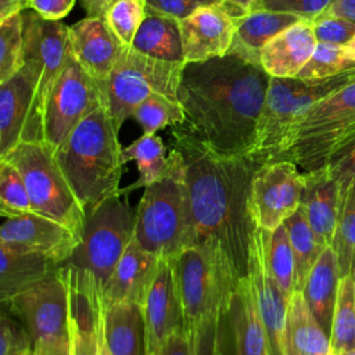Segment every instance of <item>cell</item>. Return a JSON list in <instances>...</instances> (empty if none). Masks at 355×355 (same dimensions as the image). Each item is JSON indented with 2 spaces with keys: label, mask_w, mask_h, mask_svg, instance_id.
Here are the masks:
<instances>
[{
  "label": "cell",
  "mask_w": 355,
  "mask_h": 355,
  "mask_svg": "<svg viewBox=\"0 0 355 355\" xmlns=\"http://www.w3.org/2000/svg\"><path fill=\"white\" fill-rule=\"evenodd\" d=\"M146 329V355H158L171 334L184 327L172 259L162 258L141 304Z\"/></svg>",
  "instance_id": "18"
},
{
  "label": "cell",
  "mask_w": 355,
  "mask_h": 355,
  "mask_svg": "<svg viewBox=\"0 0 355 355\" xmlns=\"http://www.w3.org/2000/svg\"><path fill=\"white\" fill-rule=\"evenodd\" d=\"M147 7L179 21L204 6H218V0H146Z\"/></svg>",
  "instance_id": "46"
},
{
  "label": "cell",
  "mask_w": 355,
  "mask_h": 355,
  "mask_svg": "<svg viewBox=\"0 0 355 355\" xmlns=\"http://www.w3.org/2000/svg\"><path fill=\"white\" fill-rule=\"evenodd\" d=\"M146 0H116L107 11L105 19L125 47H130L146 17Z\"/></svg>",
  "instance_id": "39"
},
{
  "label": "cell",
  "mask_w": 355,
  "mask_h": 355,
  "mask_svg": "<svg viewBox=\"0 0 355 355\" xmlns=\"http://www.w3.org/2000/svg\"><path fill=\"white\" fill-rule=\"evenodd\" d=\"M22 12L0 21V83L14 76L25 65Z\"/></svg>",
  "instance_id": "35"
},
{
  "label": "cell",
  "mask_w": 355,
  "mask_h": 355,
  "mask_svg": "<svg viewBox=\"0 0 355 355\" xmlns=\"http://www.w3.org/2000/svg\"><path fill=\"white\" fill-rule=\"evenodd\" d=\"M122 159L125 164L135 161L139 171L137 182L125 189V191L155 183L165 175L168 168L166 147L155 133H143L133 143L122 147Z\"/></svg>",
  "instance_id": "31"
},
{
  "label": "cell",
  "mask_w": 355,
  "mask_h": 355,
  "mask_svg": "<svg viewBox=\"0 0 355 355\" xmlns=\"http://www.w3.org/2000/svg\"><path fill=\"white\" fill-rule=\"evenodd\" d=\"M104 104L98 83L82 68L71 49L44 107V141L55 151L71 130Z\"/></svg>",
  "instance_id": "11"
},
{
  "label": "cell",
  "mask_w": 355,
  "mask_h": 355,
  "mask_svg": "<svg viewBox=\"0 0 355 355\" xmlns=\"http://www.w3.org/2000/svg\"><path fill=\"white\" fill-rule=\"evenodd\" d=\"M304 176L300 207L319 243L323 247L331 245L341 211L338 184L326 166L305 172Z\"/></svg>",
  "instance_id": "23"
},
{
  "label": "cell",
  "mask_w": 355,
  "mask_h": 355,
  "mask_svg": "<svg viewBox=\"0 0 355 355\" xmlns=\"http://www.w3.org/2000/svg\"><path fill=\"white\" fill-rule=\"evenodd\" d=\"M216 355H222V351H220V343H219V347H218V351H216Z\"/></svg>",
  "instance_id": "58"
},
{
  "label": "cell",
  "mask_w": 355,
  "mask_h": 355,
  "mask_svg": "<svg viewBox=\"0 0 355 355\" xmlns=\"http://www.w3.org/2000/svg\"><path fill=\"white\" fill-rule=\"evenodd\" d=\"M76 0H28L26 8L33 10L42 18L49 21H60L67 17Z\"/></svg>",
  "instance_id": "47"
},
{
  "label": "cell",
  "mask_w": 355,
  "mask_h": 355,
  "mask_svg": "<svg viewBox=\"0 0 355 355\" xmlns=\"http://www.w3.org/2000/svg\"><path fill=\"white\" fill-rule=\"evenodd\" d=\"M343 49H344L345 55L355 62V35L352 36V39L347 44L343 46Z\"/></svg>",
  "instance_id": "54"
},
{
  "label": "cell",
  "mask_w": 355,
  "mask_h": 355,
  "mask_svg": "<svg viewBox=\"0 0 355 355\" xmlns=\"http://www.w3.org/2000/svg\"><path fill=\"white\" fill-rule=\"evenodd\" d=\"M341 273L333 245H327L311 269L302 288L305 301L324 331L330 337L334 305Z\"/></svg>",
  "instance_id": "27"
},
{
  "label": "cell",
  "mask_w": 355,
  "mask_h": 355,
  "mask_svg": "<svg viewBox=\"0 0 355 355\" xmlns=\"http://www.w3.org/2000/svg\"><path fill=\"white\" fill-rule=\"evenodd\" d=\"M4 305L22 320L32 345L69 337V293L60 265Z\"/></svg>",
  "instance_id": "12"
},
{
  "label": "cell",
  "mask_w": 355,
  "mask_h": 355,
  "mask_svg": "<svg viewBox=\"0 0 355 355\" xmlns=\"http://www.w3.org/2000/svg\"><path fill=\"white\" fill-rule=\"evenodd\" d=\"M186 62H168L125 47L103 85L107 112L119 132L135 108L153 93L178 98V87Z\"/></svg>",
  "instance_id": "10"
},
{
  "label": "cell",
  "mask_w": 355,
  "mask_h": 355,
  "mask_svg": "<svg viewBox=\"0 0 355 355\" xmlns=\"http://www.w3.org/2000/svg\"><path fill=\"white\" fill-rule=\"evenodd\" d=\"M28 141H44V114L36 101V80L24 65L0 83V157Z\"/></svg>",
  "instance_id": "15"
},
{
  "label": "cell",
  "mask_w": 355,
  "mask_h": 355,
  "mask_svg": "<svg viewBox=\"0 0 355 355\" xmlns=\"http://www.w3.org/2000/svg\"><path fill=\"white\" fill-rule=\"evenodd\" d=\"M316 44L312 21L300 19L265 44L261 51V67L269 76L297 78Z\"/></svg>",
  "instance_id": "22"
},
{
  "label": "cell",
  "mask_w": 355,
  "mask_h": 355,
  "mask_svg": "<svg viewBox=\"0 0 355 355\" xmlns=\"http://www.w3.org/2000/svg\"><path fill=\"white\" fill-rule=\"evenodd\" d=\"M261 0H218V6L233 19L243 18L259 10Z\"/></svg>",
  "instance_id": "49"
},
{
  "label": "cell",
  "mask_w": 355,
  "mask_h": 355,
  "mask_svg": "<svg viewBox=\"0 0 355 355\" xmlns=\"http://www.w3.org/2000/svg\"><path fill=\"white\" fill-rule=\"evenodd\" d=\"M172 259L186 329L226 315L241 277L216 240L198 241Z\"/></svg>",
  "instance_id": "5"
},
{
  "label": "cell",
  "mask_w": 355,
  "mask_h": 355,
  "mask_svg": "<svg viewBox=\"0 0 355 355\" xmlns=\"http://www.w3.org/2000/svg\"><path fill=\"white\" fill-rule=\"evenodd\" d=\"M0 297L3 304L46 277L57 263L43 255L0 244Z\"/></svg>",
  "instance_id": "30"
},
{
  "label": "cell",
  "mask_w": 355,
  "mask_h": 355,
  "mask_svg": "<svg viewBox=\"0 0 355 355\" xmlns=\"http://www.w3.org/2000/svg\"><path fill=\"white\" fill-rule=\"evenodd\" d=\"M333 355H355V348L347 349V351H341V352H338V354H334V352H333Z\"/></svg>",
  "instance_id": "56"
},
{
  "label": "cell",
  "mask_w": 355,
  "mask_h": 355,
  "mask_svg": "<svg viewBox=\"0 0 355 355\" xmlns=\"http://www.w3.org/2000/svg\"><path fill=\"white\" fill-rule=\"evenodd\" d=\"M98 355H111L110 352V348L104 340V336H103V327H101V338H100V352Z\"/></svg>",
  "instance_id": "55"
},
{
  "label": "cell",
  "mask_w": 355,
  "mask_h": 355,
  "mask_svg": "<svg viewBox=\"0 0 355 355\" xmlns=\"http://www.w3.org/2000/svg\"><path fill=\"white\" fill-rule=\"evenodd\" d=\"M270 76L236 54L186 62L178 101L186 119L180 130L225 155H248Z\"/></svg>",
  "instance_id": "1"
},
{
  "label": "cell",
  "mask_w": 355,
  "mask_h": 355,
  "mask_svg": "<svg viewBox=\"0 0 355 355\" xmlns=\"http://www.w3.org/2000/svg\"><path fill=\"white\" fill-rule=\"evenodd\" d=\"M101 327L111 355H146V329L139 304H101Z\"/></svg>",
  "instance_id": "25"
},
{
  "label": "cell",
  "mask_w": 355,
  "mask_h": 355,
  "mask_svg": "<svg viewBox=\"0 0 355 355\" xmlns=\"http://www.w3.org/2000/svg\"><path fill=\"white\" fill-rule=\"evenodd\" d=\"M26 354V352H25ZM24 352H14V354H11V355H25Z\"/></svg>",
  "instance_id": "60"
},
{
  "label": "cell",
  "mask_w": 355,
  "mask_h": 355,
  "mask_svg": "<svg viewBox=\"0 0 355 355\" xmlns=\"http://www.w3.org/2000/svg\"><path fill=\"white\" fill-rule=\"evenodd\" d=\"M116 0H80L82 7L86 11V17H105L108 8Z\"/></svg>",
  "instance_id": "52"
},
{
  "label": "cell",
  "mask_w": 355,
  "mask_h": 355,
  "mask_svg": "<svg viewBox=\"0 0 355 355\" xmlns=\"http://www.w3.org/2000/svg\"><path fill=\"white\" fill-rule=\"evenodd\" d=\"M54 155L85 212L121 190L122 146L104 104L71 130Z\"/></svg>",
  "instance_id": "3"
},
{
  "label": "cell",
  "mask_w": 355,
  "mask_h": 355,
  "mask_svg": "<svg viewBox=\"0 0 355 355\" xmlns=\"http://www.w3.org/2000/svg\"><path fill=\"white\" fill-rule=\"evenodd\" d=\"M352 68H355V62L345 55L343 46L318 42L313 54L297 78L305 80H322Z\"/></svg>",
  "instance_id": "38"
},
{
  "label": "cell",
  "mask_w": 355,
  "mask_h": 355,
  "mask_svg": "<svg viewBox=\"0 0 355 355\" xmlns=\"http://www.w3.org/2000/svg\"><path fill=\"white\" fill-rule=\"evenodd\" d=\"M305 176L293 161H276L258 166L251 180L250 212L257 227L273 232L301 204Z\"/></svg>",
  "instance_id": "13"
},
{
  "label": "cell",
  "mask_w": 355,
  "mask_h": 355,
  "mask_svg": "<svg viewBox=\"0 0 355 355\" xmlns=\"http://www.w3.org/2000/svg\"><path fill=\"white\" fill-rule=\"evenodd\" d=\"M130 47L155 60L186 62L180 21L148 7Z\"/></svg>",
  "instance_id": "28"
},
{
  "label": "cell",
  "mask_w": 355,
  "mask_h": 355,
  "mask_svg": "<svg viewBox=\"0 0 355 355\" xmlns=\"http://www.w3.org/2000/svg\"><path fill=\"white\" fill-rule=\"evenodd\" d=\"M161 259L155 254L143 250L133 239L118 261L107 284L101 288L103 302H133L141 306L158 273Z\"/></svg>",
  "instance_id": "21"
},
{
  "label": "cell",
  "mask_w": 355,
  "mask_h": 355,
  "mask_svg": "<svg viewBox=\"0 0 355 355\" xmlns=\"http://www.w3.org/2000/svg\"><path fill=\"white\" fill-rule=\"evenodd\" d=\"M226 319L233 334L234 355H270L268 333L248 276L240 279Z\"/></svg>",
  "instance_id": "24"
},
{
  "label": "cell",
  "mask_w": 355,
  "mask_h": 355,
  "mask_svg": "<svg viewBox=\"0 0 355 355\" xmlns=\"http://www.w3.org/2000/svg\"><path fill=\"white\" fill-rule=\"evenodd\" d=\"M32 348V340L26 329H22L21 324L3 313L0 323V355H11L14 352L25 354Z\"/></svg>",
  "instance_id": "44"
},
{
  "label": "cell",
  "mask_w": 355,
  "mask_h": 355,
  "mask_svg": "<svg viewBox=\"0 0 355 355\" xmlns=\"http://www.w3.org/2000/svg\"><path fill=\"white\" fill-rule=\"evenodd\" d=\"M69 49L103 90L125 46L112 32L105 17H86L69 26Z\"/></svg>",
  "instance_id": "19"
},
{
  "label": "cell",
  "mask_w": 355,
  "mask_h": 355,
  "mask_svg": "<svg viewBox=\"0 0 355 355\" xmlns=\"http://www.w3.org/2000/svg\"><path fill=\"white\" fill-rule=\"evenodd\" d=\"M172 136L184 161L196 243L219 241L240 275L247 276L257 229L250 212V190L259 164L248 155L220 154L176 126Z\"/></svg>",
  "instance_id": "2"
},
{
  "label": "cell",
  "mask_w": 355,
  "mask_h": 355,
  "mask_svg": "<svg viewBox=\"0 0 355 355\" xmlns=\"http://www.w3.org/2000/svg\"><path fill=\"white\" fill-rule=\"evenodd\" d=\"M186 62H200L229 53L236 22L219 6H204L180 19Z\"/></svg>",
  "instance_id": "20"
},
{
  "label": "cell",
  "mask_w": 355,
  "mask_h": 355,
  "mask_svg": "<svg viewBox=\"0 0 355 355\" xmlns=\"http://www.w3.org/2000/svg\"><path fill=\"white\" fill-rule=\"evenodd\" d=\"M329 173L338 184L341 207L355 194V139L341 147L326 165Z\"/></svg>",
  "instance_id": "41"
},
{
  "label": "cell",
  "mask_w": 355,
  "mask_h": 355,
  "mask_svg": "<svg viewBox=\"0 0 355 355\" xmlns=\"http://www.w3.org/2000/svg\"><path fill=\"white\" fill-rule=\"evenodd\" d=\"M287 355H330V337L311 312L304 293L294 291L288 298Z\"/></svg>",
  "instance_id": "29"
},
{
  "label": "cell",
  "mask_w": 355,
  "mask_h": 355,
  "mask_svg": "<svg viewBox=\"0 0 355 355\" xmlns=\"http://www.w3.org/2000/svg\"><path fill=\"white\" fill-rule=\"evenodd\" d=\"M0 214L6 219L33 214L21 173L6 158H0Z\"/></svg>",
  "instance_id": "36"
},
{
  "label": "cell",
  "mask_w": 355,
  "mask_h": 355,
  "mask_svg": "<svg viewBox=\"0 0 355 355\" xmlns=\"http://www.w3.org/2000/svg\"><path fill=\"white\" fill-rule=\"evenodd\" d=\"M132 118L141 126L143 133H157L166 126L182 125L186 114L178 98L153 93L135 108Z\"/></svg>",
  "instance_id": "34"
},
{
  "label": "cell",
  "mask_w": 355,
  "mask_h": 355,
  "mask_svg": "<svg viewBox=\"0 0 355 355\" xmlns=\"http://www.w3.org/2000/svg\"><path fill=\"white\" fill-rule=\"evenodd\" d=\"M330 355H333V352H331V354H330Z\"/></svg>",
  "instance_id": "61"
},
{
  "label": "cell",
  "mask_w": 355,
  "mask_h": 355,
  "mask_svg": "<svg viewBox=\"0 0 355 355\" xmlns=\"http://www.w3.org/2000/svg\"><path fill=\"white\" fill-rule=\"evenodd\" d=\"M79 241L75 230L35 212L6 219L0 229V244L43 255L57 265L71 258Z\"/></svg>",
  "instance_id": "17"
},
{
  "label": "cell",
  "mask_w": 355,
  "mask_h": 355,
  "mask_svg": "<svg viewBox=\"0 0 355 355\" xmlns=\"http://www.w3.org/2000/svg\"><path fill=\"white\" fill-rule=\"evenodd\" d=\"M268 261H269L270 272L276 279L279 287L290 298L291 294L295 291V286H294L295 263H294V254L290 244L288 233L284 223L269 233Z\"/></svg>",
  "instance_id": "37"
},
{
  "label": "cell",
  "mask_w": 355,
  "mask_h": 355,
  "mask_svg": "<svg viewBox=\"0 0 355 355\" xmlns=\"http://www.w3.org/2000/svg\"><path fill=\"white\" fill-rule=\"evenodd\" d=\"M26 10V0H0V21Z\"/></svg>",
  "instance_id": "53"
},
{
  "label": "cell",
  "mask_w": 355,
  "mask_h": 355,
  "mask_svg": "<svg viewBox=\"0 0 355 355\" xmlns=\"http://www.w3.org/2000/svg\"><path fill=\"white\" fill-rule=\"evenodd\" d=\"M323 14L355 22V0H331Z\"/></svg>",
  "instance_id": "51"
},
{
  "label": "cell",
  "mask_w": 355,
  "mask_h": 355,
  "mask_svg": "<svg viewBox=\"0 0 355 355\" xmlns=\"http://www.w3.org/2000/svg\"><path fill=\"white\" fill-rule=\"evenodd\" d=\"M25 355H35V352H33V349H31V351H28Z\"/></svg>",
  "instance_id": "59"
},
{
  "label": "cell",
  "mask_w": 355,
  "mask_h": 355,
  "mask_svg": "<svg viewBox=\"0 0 355 355\" xmlns=\"http://www.w3.org/2000/svg\"><path fill=\"white\" fill-rule=\"evenodd\" d=\"M355 139V78L312 105L297 123L286 161L305 172L327 165Z\"/></svg>",
  "instance_id": "7"
},
{
  "label": "cell",
  "mask_w": 355,
  "mask_h": 355,
  "mask_svg": "<svg viewBox=\"0 0 355 355\" xmlns=\"http://www.w3.org/2000/svg\"><path fill=\"white\" fill-rule=\"evenodd\" d=\"M32 349L35 355H72L69 337L50 343H39L33 345Z\"/></svg>",
  "instance_id": "50"
},
{
  "label": "cell",
  "mask_w": 355,
  "mask_h": 355,
  "mask_svg": "<svg viewBox=\"0 0 355 355\" xmlns=\"http://www.w3.org/2000/svg\"><path fill=\"white\" fill-rule=\"evenodd\" d=\"M223 318L225 315L215 316L202 322L196 329H190L193 331L194 355H216L220 343Z\"/></svg>",
  "instance_id": "45"
},
{
  "label": "cell",
  "mask_w": 355,
  "mask_h": 355,
  "mask_svg": "<svg viewBox=\"0 0 355 355\" xmlns=\"http://www.w3.org/2000/svg\"><path fill=\"white\" fill-rule=\"evenodd\" d=\"M312 26L318 42L322 43L344 46L355 35V22L327 14H320L315 18Z\"/></svg>",
  "instance_id": "42"
},
{
  "label": "cell",
  "mask_w": 355,
  "mask_h": 355,
  "mask_svg": "<svg viewBox=\"0 0 355 355\" xmlns=\"http://www.w3.org/2000/svg\"><path fill=\"white\" fill-rule=\"evenodd\" d=\"M22 17L25 65L36 80V101L44 114L47 97L69 53V26L44 19L33 10L24 11Z\"/></svg>",
  "instance_id": "14"
},
{
  "label": "cell",
  "mask_w": 355,
  "mask_h": 355,
  "mask_svg": "<svg viewBox=\"0 0 355 355\" xmlns=\"http://www.w3.org/2000/svg\"><path fill=\"white\" fill-rule=\"evenodd\" d=\"M269 233V230L261 227L255 229L250 244L247 276L252 283L259 313L268 333L270 355H287L286 329L288 297L279 287L270 272L268 261Z\"/></svg>",
  "instance_id": "16"
},
{
  "label": "cell",
  "mask_w": 355,
  "mask_h": 355,
  "mask_svg": "<svg viewBox=\"0 0 355 355\" xmlns=\"http://www.w3.org/2000/svg\"><path fill=\"white\" fill-rule=\"evenodd\" d=\"M352 280H354V284H355V258H354V262H352V266H351V272H349Z\"/></svg>",
  "instance_id": "57"
},
{
  "label": "cell",
  "mask_w": 355,
  "mask_h": 355,
  "mask_svg": "<svg viewBox=\"0 0 355 355\" xmlns=\"http://www.w3.org/2000/svg\"><path fill=\"white\" fill-rule=\"evenodd\" d=\"M21 173L35 214L57 220L82 236L86 212L46 141H28L4 157Z\"/></svg>",
  "instance_id": "8"
},
{
  "label": "cell",
  "mask_w": 355,
  "mask_h": 355,
  "mask_svg": "<svg viewBox=\"0 0 355 355\" xmlns=\"http://www.w3.org/2000/svg\"><path fill=\"white\" fill-rule=\"evenodd\" d=\"M284 226L294 254L295 291H302L311 269L326 247H323L316 239L301 207L284 220Z\"/></svg>",
  "instance_id": "32"
},
{
  "label": "cell",
  "mask_w": 355,
  "mask_h": 355,
  "mask_svg": "<svg viewBox=\"0 0 355 355\" xmlns=\"http://www.w3.org/2000/svg\"><path fill=\"white\" fill-rule=\"evenodd\" d=\"M300 19V17L291 14L268 10H257L243 18L234 19L236 31L229 53L261 65V51L265 44Z\"/></svg>",
  "instance_id": "26"
},
{
  "label": "cell",
  "mask_w": 355,
  "mask_h": 355,
  "mask_svg": "<svg viewBox=\"0 0 355 355\" xmlns=\"http://www.w3.org/2000/svg\"><path fill=\"white\" fill-rule=\"evenodd\" d=\"M125 194V190H119L86 212L80 241L62 263L90 273L101 288L133 240L136 212Z\"/></svg>",
  "instance_id": "9"
},
{
  "label": "cell",
  "mask_w": 355,
  "mask_h": 355,
  "mask_svg": "<svg viewBox=\"0 0 355 355\" xmlns=\"http://www.w3.org/2000/svg\"><path fill=\"white\" fill-rule=\"evenodd\" d=\"M331 245L337 254L341 276L348 275L355 258V194L341 207Z\"/></svg>",
  "instance_id": "40"
},
{
  "label": "cell",
  "mask_w": 355,
  "mask_h": 355,
  "mask_svg": "<svg viewBox=\"0 0 355 355\" xmlns=\"http://www.w3.org/2000/svg\"><path fill=\"white\" fill-rule=\"evenodd\" d=\"M26 1H28V0H26Z\"/></svg>",
  "instance_id": "62"
},
{
  "label": "cell",
  "mask_w": 355,
  "mask_h": 355,
  "mask_svg": "<svg viewBox=\"0 0 355 355\" xmlns=\"http://www.w3.org/2000/svg\"><path fill=\"white\" fill-rule=\"evenodd\" d=\"M354 78L355 68L322 80L270 76L248 157L259 165L286 161L293 132L305 112Z\"/></svg>",
  "instance_id": "6"
},
{
  "label": "cell",
  "mask_w": 355,
  "mask_h": 355,
  "mask_svg": "<svg viewBox=\"0 0 355 355\" xmlns=\"http://www.w3.org/2000/svg\"><path fill=\"white\" fill-rule=\"evenodd\" d=\"M331 0H261L259 10L284 12L313 21L326 11Z\"/></svg>",
  "instance_id": "43"
},
{
  "label": "cell",
  "mask_w": 355,
  "mask_h": 355,
  "mask_svg": "<svg viewBox=\"0 0 355 355\" xmlns=\"http://www.w3.org/2000/svg\"><path fill=\"white\" fill-rule=\"evenodd\" d=\"M158 355H194L193 331L183 327L171 334Z\"/></svg>",
  "instance_id": "48"
},
{
  "label": "cell",
  "mask_w": 355,
  "mask_h": 355,
  "mask_svg": "<svg viewBox=\"0 0 355 355\" xmlns=\"http://www.w3.org/2000/svg\"><path fill=\"white\" fill-rule=\"evenodd\" d=\"M331 352L355 348V284L351 275L340 277L330 330Z\"/></svg>",
  "instance_id": "33"
},
{
  "label": "cell",
  "mask_w": 355,
  "mask_h": 355,
  "mask_svg": "<svg viewBox=\"0 0 355 355\" xmlns=\"http://www.w3.org/2000/svg\"><path fill=\"white\" fill-rule=\"evenodd\" d=\"M135 241L159 258H175L196 243L182 153L172 147L165 175L144 187L135 220Z\"/></svg>",
  "instance_id": "4"
}]
</instances>
